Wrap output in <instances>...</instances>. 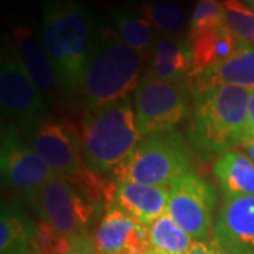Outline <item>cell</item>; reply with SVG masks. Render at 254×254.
I'll use <instances>...</instances> for the list:
<instances>
[{
    "label": "cell",
    "mask_w": 254,
    "mask_h": 254,
    "mask_svg": "<svg viewBox=\"0 0 254 254\" xmlns=\"http://www.w3.org/2000/svg\"><path fill=\"white\" fill-rule=\"evenodd\" d=\"M41 41L61 88L81 91L99 43L89 10L79 0H47L41 18Z\"/></svg>",
    "instance_id": "cell-1"
},
{
    "label": "cell",
    "mask_w": 254,
    "mask_h": 254,
    "mask_svg": "<svg viewBox=\"0 0 254 254\" xmlns=\"http://www.w3.org/2000/svg\"><path fill=\"white\" fill-rule=\"evenodd\" d=\"M250 92L237 85H220L192 93L188 140L203 160L243 145Z\"/></svg>",
    "instance_id": "cell-2"
},
{
    "label": "cell",
    "mask_w": 254,
    "mask_h": 254,
    "mask_svg": "<svg viewBox=\"0 0 254 254\" xmlns=\"http://www.w3.org/2000/svg\"><path fill=\"white\" fill-rule=\"evenodd\" d=\"M78 137L85 165L100 175L112 173L141 138L131 100L127 98L103 108L86 109Z\"/></svg>",
    "instance_id": "cell-3"
},
{
    "label": "cell",
    "mask_w": 254,
    "mask_h": 254,
    "mask_svg": "<svg viewBox=\"0 0 254 254\" xmlns=\"http://www.w3.org/2000/svg\"><path fill=\"white\" fill-rule=\"evenodd\" d=\"M143 53L125 44L113 33H105L82 83L86 109L103 108L127 99L141 81Z\"/></svg>",
    "instance_id": "cell-4"
},
{
    "label": "cell",
    "mask_w": 254,
    "mask_h": 254,
    "mask_svg": "<svg viewBox=\"0 0 254 254\" xmlns=\"http://www.w3.org/2000/svg\"><path fill=\"white\" fill-rule=\"evenodd\" d=\"M192 168L193 157L185 138L173 130L141 138L131 154L110 174L116 182L167 187L192 173Z\"/></svg>",
    "instance_id": "cell-5"
},
{
    "label": "cell",
    "mask_w": 254,
    "mask_h": 254,
    "mask_svg": "<svg viewBox=\"0 0 254 254\" xmlns=\"http://www.w3.org/2000/svg\"><path fill=\"white\" fill-rule=\"evenodd\" d=\"M0 102L3 113L26 137L33 138L40 127L47 123L43 98L24 72L9 40L1 48Z\"/></svg>",
    "instance_id": "cell-6"
},
{
    "label": "cell",
    "mask_w": 254,
    "mask_h": 254,
    "mask_svg": "<svg viewBox=\"0 0 254 254\" xmlns=\"http://www.w3.org/2000/svg\"><path fill=\"white\" fill-rule=\"evenodd\" d=\"M190 82H165L150 75L136 89V119L141 136L173 131L190 112Z\"/></svg>",
    "instance_id": "cell-7"
},
{
    "label": "cell",
    "mask_w": 254,
    "mask_h": 254,
    "mask_svg": "<svg viewBox=\"0 0 254 254\" xmlns=\"http://www.w3.org/2000/svg\"><path fill=\"white\" fill-rule=\"evenodd\" d=\"M31 205L46 223L66 239L88 232L92 219L103 209L86 199L73 184L60 175L47 182Z\"/></svg>",
    "instance_id": "cell-8"
},
{
    "label": "cell",
    "mask_w": 254,
    "mask_h": 254,
    "mask_svg": "<svg viewBox=\"0 0 254 254\" xmlns=\"http://www.w3.org/2000/svg\"><path fill=\"white\" fill-rule=\"evenodd\" d=\"M0 148L3 182L31 203L41 188L57 174L34 148L21 140L18 128L11 123L1 128Z\"/></svg>",
    "instance_id": "cell-9"
},
{
    "label": "cell",
    "mask_w": 254,
    "mask_h": 254,
    "mask_svg": "<svg viewBox=\"0 0 254 254\" xmlns=\"http://www.w3.org/2000/svg\"><path fill=\"white\" fill-rule=\"evenodd\" d=\"M215 206L213 187L196 174H185L170 185L168 213L193 240L209 237Z\"/></svg>",
    "instance_id": "cell-10"
},
{
    "label": "cell",
    "mask_w": 254,
    "mask_h": 254,
    "mask_svg": "<svg viewBox=\"0 0 254 254\" xmlns=\"http://www.w3.org/2000/svg\"><path fill=\"white\" fill-rule=\"evenodd\" d=\"M33 148L54 171L68 181L86 167L75 127L66 123L47 122L31 138Z\"/></svg>",
    "instance_id": "cell-11"
},
{
    "label": "cell",
    "mask_w": 254,
    "mask_h": 254,
    "mask_svg": "<svg viewBox=\"0 0 254 254\" xmlns=\"http://www.w3.org/2000/svg\"><path fill=\"white\" fill-rule=\"evenodd\" d=\"M212 240L225 254H254V196L223 199Z\"/></svg>",
    "instance_id": "cell-12"
},
{
    "label": "cell",
    "mask_w": 254,
    "mask_h": 254,
    "mask_svg": "<svg viewBox=\"0 0 254 254\" xmlns=\"http://www.w3.org/2000/svg\"><path fill=\"white\" fill-rule=\"evenodd\" d=\"M13 40L14 53L30 81L38 92L51 95L58 83V78L41 38H38L30 27L20 24L13 28Z\"/></svg>",
    "instance_id": "cell-13"
},
{
    "label": "cell",
    "mask_w": 254,
    "mask_h": 254,
    "mask_svg": "<svg viewBox=\"0 0 254 254\" xmlns=\"http://www.w3.org/2000/svg\"><path fill=\"white\" fill-rule=\"evenodd\" d=\"M188 41L192 51V72L190 76L225 63L249 46L226 27V24L212 30L190 33Z\"/></svg>",
    "instance_id": "cell-14"
},
{
    "label": "cell",
    "mask_w": 254,
    "mask_h": 254,
    "mask_svg": "<svg viewBox=\"0 0 254 254\" xmlns=\"http://www.w3.org/2000/svg\"><path fill=\"white\" fill-rule=\"evenodd\" d=\"M115 203L136 222L150 226L168 212L170 190L136 182H118Z\"/></svg>",
    "instance_id": "cell-15"
},
{
    "label": "cell",
    "mask_w": 254,
    "mask_h": 254,
    "mask_svg": "<svg viewBox=\"0 0 254 254\" xmlns=\"http://www.w3.org/2000/svg\"><path fill=\"white\" fill-rule=\"evenodd\" d=\"M192 72L190 41L177 36L157 38L151 48L147 75L165 82L185 81Z\"/></svg>",
    "instance_id": "cell-16"
},
{
    "label": "cell",
    "mask_w": 254,
    "mask_h": 254,
    "mask_svg": "<svg viewBox=\"0 0 254 254\" xmlns=\"http://www.w3.org/2000/svg\"><path fill=\"white\" fill-rule=\"evenodd\" d=\"M188 82L192 93L220 85H237L254 89V47H245L225 63L190 76Z\"/></svg>",
    "instance_id": "cell-17"
},
{
    "label": "cell",
    "mask_w": 254,
    "mask_h": 254,
    "mask_svg": "<svg viewBox=\"0 0 254 254\" xmlns=\"http://www.w3.org/2000/svg\"><path fill=\"white\" fill-rule=\"evenodd\" d=\"M213 174L223 198L254 196V163L239 150H230L219 158Z\"/></svg>",
    "instance_id": "cell-18"
},
{
    "label": "cell",
    "mask_w": 254,
    "mask_h": 254,
    "mask_svg": "<svg viewBox=\"0 0 254 254\" xmlns=\"http://www.w3.org/2000/svg\"><path fill=\"white\" fill-rule=\"evenodd\" d=\"M137 222L116 203L106 208L95 233L98 254H118L126 252L128 239Z\"/></svg>",
    "instance_id": "cell-19"
},
{
    "label": "cell",
    "mask_w": 254,
    "mask_h": 254,
    "mask_svg": "<svg viewBox=\"0 0 254 254\" xmlns=\"http://www.w3.org/2000/svg\"><path fill=\"white\" fill-rule=\"evenodd\" d=\"M36 235V226L17 202L1 205L0 218V250H30Z\"/></svg>",
    "instance_id": "cell-20"
},
{
    "label": "cell",
    "mask_w": 254,
    "mask_h": 254,
    "mask_svg": "<svg viewBox=\"0 0 254 254\" xmlns=\"http://www.w3.org/2000/svg\"><path fill=\"white\" fill-rule=\"evenodd\" d=\"M112 23L116 30V36L125 44L140 53H145L153 48L157 41V28L144 14L115 9L112 11Z\"/></svg>",
    "instance_id": "cell-21"
},
{
    "label": "cell",
    "mask_w": 254,
    "mask_h": 254,
    "mask_svg": "<svg viewBox=\"0 0 254 254\" xmlns=\"http://www.w3.org/2000/svg\"><path fill=\"white\" fill-rule=\"evenodd\" d=\"M141 14L167 36L182 34L190 26L187 11L174 0H150L140 6Z\"/></svg>",
    "instance_id": "cell-22"
},
{
    "label": "cell",
    "mask_w": 254,
    "mask_h": 254,
    "mask_svg": "<svg viewBox=\"0 0 254 254\" xmlns=\"http://www.w3.org/2000/svg\"><path fill=\"white\" fill-rule=\"evenodd\" d=\"M151 247L165 254H185L193 239L167 212L150 226Z\"/></svg>",
    "instance_id": "cell-23"
},
{
    "label": "cell",
    "mask_w": 254,
    "mask_h": 254,
    "mask_svg": "<svg viewBox=\"0 0 254 254\" xmlns=\"http://www.w3.org/2000/svg\"><path fill=\"white\" fill-rule=\"evenodd\" d=\"M225 24L243 43L254 47V13L245 1L223 0Z\"/></svg>",
    "instance_id": "cell-24"
},
{
    "label": "cell",
    "mask_w": 254,
    "mask_h": 254,
    "mask_svg": "<svg viewBox=\"0 0 254 254\" xmlns=\"http://www.w3.org/2000/svg\"><path fill=\"white\" fill-rule=\"evenodd\" d=\"M225 26V7L219 0H196L190 20V33Z\"/></svg>",
    "instance_id": "cell-25"
},
{
    "label": "cell",
    "mask_w": 254,
    "mask_h": 254,
    "mask_svg": "<svg viewBox=\"0 0 254 254\" xmlns=\"http://www.w3.org/2000/svg\"><path fill=\"white\" fill-rule=\"evenodd\" d=\"M31 247L40 254H68L69 239L61 236L48 223L41 220L36 226Z\"/></svg>",
    "instance_id": "cell-26"
},
{
    "label": "cell",
    "mask_w": 254,
    "mask_h": 254,
    "mask_svg": "<svg viewBox=\"0 0 254 254\" xmlns=\"http://www.w3.org/2000/svg\"><path fill=\"white\" fill-rule=\"evenodd\" d=\"M68 254H98L95 239H92L88 232H83L81 235L69 239Z\"/></svg>",
    "instance_id": "cell-27"
},
{
    "label": "cell",
    "mask_w": 254,
    "mask_h": 254,
    "mask_svg": "<svg viewBox=\"0 0 254 254\" xmlns=\"http://www.w3.org/2000/svg\"><path fill=\"white\" fill-rule=\"evenodd\" d=\"M250 143H254V89L250 92V100H249V112H247V123H246L245 138H243V147Z\"/></svg>",
    "instance_id": "cell-28"
},
{
    "label": "cell",
    "mask_w": 254,
    "mask_h": 254,
    "mask_svg": "<svg viewBox=\"0 0 254 254\" xmlns=\"http://www.w3.org/2000/svg\"><path fill=\"white\" fill-rule=\"evenodd\" d=\"M185 254H212V249H210V245H206L205 242L193 240L190 250Z\"/></svg>",
    "instance_id": "cell-29"
},
{
    "label": "cell",
    "mask_w": 254,
    "mask_h": 254,
    "mask_svg": "<svg viewBox=\"0 0 254 254\" xmlns=\"http://www.w3.org/2000/svg\"><path fill=\"white\" fill-rule=\"evenodd\" d=\"M246 151H247V154H249V157L252 158V161L254 163V143H250V144L245 145Z\"/></svg>",
    "instance_id": "cell-30"
},
{
    "label": "cell",
    "mask_w": 254,
    "mask_h": 254,
    "mask_svg": "<svg viewBox=\"0 0 254 254\" xmlns=\"http://www.w3.org/2000/svg\"><path fill=\"white\" fill-rule=\"evenodd\" d=\"M209 245H210V249H212V254H225L223 252H222V250H220V249H219V246L216 245L213 240H212Z\"/></svg>",
    "instance_id": "cell-31"
},
{
    "label": "cell",
    "mask_w": 254,
    "mask_h": 254,
    "mask_svg": "<svg viewBox=\"0 0 254 254\" xmlns=\"http://www.w3.org/2000/svg\"><path fill=\"white\" fill-rule=\"evenodd\" d=\"M31 250V249H30ZM30 250H10V252H4L1 254H28Z\"/></svg>",
    "instance_id": "cell-32"
},
{
    "label": "cell",
    "mask_w": 254,
    "mask_h": 254,
    "mask_svg": "<svg viewBox=\"0 0 254 254\" xmlns=\"http://www.w3.org/2000/svg\"><path fill=\"white\" fill-rule=\"evenodd\" d=\"M243 1H245L246 4L249 6V9L252 10V11L254 13V0H243Z\"/></svg>",
    "instance_id": "cell-33"
},
{
    "label": "cell",
    "mask_w": 254,
    "mask_h": 254,
    "mask_svg": "<svg viewBox=\"0 0 254 254\" xmlns=\"http://www.w3.org/2000/svg\"><path fill=\"white\" fill-rule=\"evenodd\" d=\"M145 254H165V253H163V252H158L157 249H153V247H151V249H150V250H148Z\"/></svg>",
    "instance_id": "cell-34"
},
{
    "label": "cell",
    "mask_w": 254,
    "mask_h": 254,
    "mask_svg": "<svg viewBox=\"0 0 254 254\" xmlns=\"http://www.w3.org/2000/svg\"><path fill=\"white\" fill-rule=\"evenodd\" d=\"M28 254H40V253H37L36 250H34V249H33V247H31V250H30V252H28Z\"/></svg>",
    "instance_id": "cell-35"
},
{
    "label": "cell",
    "mask_w": 254,
    "mask_h": 254,
    "mask_svg": "<svg viewBox=\"0 0 254 254\" xmlns=\"http://www.w3.org/2000/svg\"><path fill=\"white\" fill-rule=\"evenodd\" d=\"M118 254H130V253H127V252H122V253H118Z\"/></svg>",
    "instance_id": "cell-36"
}]
</instances>
